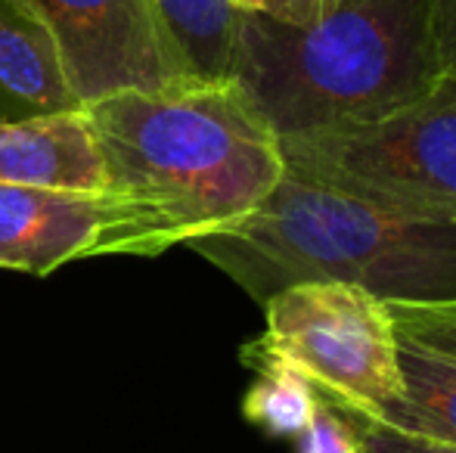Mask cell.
Masks as SVG:
<instances>
[{
	"instance_id": "1",
	"label": "cell",
	"mask_w": 456,
	"mask_h": 453,
	"mask_svg": "<svg viewBox=\"0 0 456 453\" xmlns=\"http://www.w3.org/2000/svg\"><path fill=\"white\" fill-rule=\"evenodd\" d=\"M81 109L109 193L140 202L175 246L240 224L282 177L280 137L233 81L121 91Z\"/></svg>"
},
{
	"instance_id": "2",
	"label": "cell",
	"mask_w": 456,
	"mask_h": 453,
	"mask_svg": "<svg viewBox=\"0 0 456 453\" xmlns=\"http://www.w3.org/2000/svg\"><path fill=\"white\" fill-rule=\"evenodd\" d=\"M230 81L276 137L407 109L444 81L432 0H336L301 25L240 10Z\"/></svg>"
},
{
	"instance_id": "3",
	"label": "cell",
	"mask_w": 456,
	"mask_h": 453,
	"mask_svg": "<svg viewBox=\"0 0 456 453\" xmlns=\"http://www.w3.org/2000/svg\"><path fill=\"white\" fill-rule=\"evenodd\" d=\"M258 304L295 283H348L379 302H456V224L385 212L286 174L240 224L192 239Z\"/></svg>"
},
{
	"instance_id": "4",
	"label": "cell",
	"mask_w": 456,
	"mask_h": 453,
	"mask_svg": "<svg viewBox=\"0 0 456 453\" xmlns=\"http://www.w3.org/2000/svg\"><path fill=\"white\" fill-rule=\"evenodd\" d=\"M286 174L385 212L456 224V81L363 125L280 137Z\"/></svg>"
},
{
	"instance_id": "5",
	"label": "cell",
	"mask_w": 456,
	"mask_h": 453,
	"mask_svg": "<svg viewBox=\"0 0 456 453\" xmlns=\"http://www.w3.org/2000/svg\"><path fill=\"white\" fill-rule=\"evenodd\" d=\"M261 351L295 367L332 407L379 423L403 400L397 327L376 295L348 283H295L265 302Z\"/></svg>"
},
{
	"instance_id": "6",
	"label": "cell",
	"mask_w": 456,
	"mask_h": 453,
	"mask_svg": "<svg viewBox=\"0 0 456 453\" xmlns=\"http://www.w3.org/2000/svg\"><path fill=\"white\" fill-rule=\"evenodd\" d=\"M175 246L140 202L118 193L0 183V267L47 277L100 255L156 258Z\"/></svg>"
},
{
	"instance_id": "7",
	"label": "cell",
	"mask_w": 456,
	"mask_h": 453,
	"mask_svg": "<svg viewBox=\"0 0 456 453\" xmlns=\"http://www.w3.org/2000/svg\"><path fill=\"white\" fill-rule=\"evenodd\" d=\"M44 25L78 106L183 85L152 0H6Z\"/></svg>"
},
{
	"instance_id": "8",
	"label": "cell",
	"mask_w": 456,
	"mask_h": 453,
	"mask_svg": "<svg viewBox=\"0 0 456 453\" xmlns=\"http://www.w3.org/2000/svg\"><path fill=\"white\" fill-rule=\"evenodd\" d=\"M0 183L106 193V168L85 109L0 121Z\"/></svg>"
},
{
	"instance_id": "9",
	"label": "cell",
	"mask_w": 456,
	"mask_h": 453,
	"mask_svg": "<svg viewBox=\"0 0 456 453\" xmlns=\"http://www.w3.org/2000/svg\"><path fill=\"white\" fill-rule=\"evenodd\" d=\"M0 91L37 112L81 109L41 22L0 0Z\"/></svg>"
},
{
	"instance_id": "10",
	"label": "cell",
	"mask_w": 456,
	"mask_h": 453,
	"mask_svg": "<svg viewBox=\"0 0 456 453\" xmlns=\"http://www.w3.org/2000/svg\"><path fill=\"white\" fill-rule=\"evenodd\" d=\"M177 69L190 81H230L240 10L230 0H152Z\"/></svg>"
},
{
	"instance_id": "11",
	"label": "cell",
	"mask_w": 456,
	"mask_h": 453,
	"mask_svg": "<svg viewBox=\"0 0 456 453\" xmlns=\"http://www.w3.org/2000/svg\"><path fill=\"white\" fill-rule=\"evenodd\" d=\"M397 357H401L403 400L391 407L376 425L435 438L456 448V360L432 354L401 336H397Z\"/></svg>"
},
{
	"instance_id": "12",
	"label": "cell",
	"mask_w": 456,
	"mask_h": 453,
	"mask_svg": "<svg viewBox=\"0 0 456 453\" xmlns=\"http://www.w3.org/2000/svg\"><path fill=\"white\" fill-rule=\"evenodd\" d=\"M240 354L242 363L258 373L255 385L248 388L246 400H242L246 419L273 438H295L314 417L317 388L295 367L261 351L255 342H248Z\"/></svg>"
},
{
	"instance_id": "13",
	"label": "cell",
	"mask_w": 456,
	"mask_h": 453,
	"mask_svg": "<svg viewBox=\"0 0 456 453\" xmlns=\"http://www.w3.org/2000/svg\"><path fill=\"white\" fill-rule=\"evenodd\" d=\"M388 311L401 339L456 360V302H391Z\"/></svg>"
},
{
	"instance_id": "14",
	"label": "cell",
	"mask_w": 456,
	"mask_h": 453,
	"mask_svg": "<svg viewBox=\"0 0 456 453\" xmlns=\"http://www.w3.org/2000/svg\"><path fill=\"white\" fill-rule=\"evenodd\" d=\"M298 453H363V435L354 419L317 394V407L307 425L298 432Z\"/></svg>"
},
{
	"instance_id": "15",
	"label": "cell",
	"mask_w": 456,
	"mask_h": 453,
	"mask_svg": "<svg viewBox=\"0 0 456 453\" xmlns=\"http://www.w3.org/2000/svg\"><path fill=\"white\" fill-rule=\"evenodd\" d=\"M357 429H361L363 444L372 453H456V448H451V444H444V441L410 435V432H397V429H385V425H376V423H357Z\"/></svg>"
},
{
	"instance_id": "16",
	"label": "cell",
	"mask_w": 456,
	"mask_h": 453,
	"mask_svg": "<svg viewBox=\"0 0 456 453\" xmlns=\"http://www.w3.org/2000/svg\"><path fill=\"white\" fill-rule=\"evenodd\" d=\"M432 35L444 78L456 81V0H432Z\"/></svg>"
},
{
	"instance_id": "17",
	"label": "cell",
	"mask_w": 456,
	"mask_h": 453,
	"mask_svg": "<svg viewBox=\"0 0 456 453\" xmlns=\"http://www.w3.org/2000/svg\"><path fill=\"white\" fill-rule=\"evenodd\" d=\"M332 4H336V0H271L261 12H267V16H273V19H282V22L301 25V22L317 19L320 12H326Z\"/></svg>"
},
{
	"instance_id": "18",
	"label": "cell",
	"mask_w": 456,
	"mask_h": 453,
	"mask_svg": "<svg viewBox=\"0 0 456 453\" xmlns=\"http://www.w3.org/2000/svg\"><path fill=\"white\" fill-rule=\"evenodd\" d=\"M230 4H233L236 10H242V12H261L267 4H271V0H230Z\"/></svg>"
},
{
	"instance_id": "19",
	"label": "cell",
	"mask_w": 456,
	"mask_h": 453,
	"mask_svg": "<svg viewBox=\"0 0 456 453\" xmlns=\"http://www.w3.org/2000/svg\"><path fill=\"white\" fill-rule=\"evenodd\" d=\"M363 453H372V450H370V448H366V444H363Z\"/></svg>"
},
{
	"instance_id": "20",
	"label": "cell",
	"mask_w": 456,
	"mask_h": 453,
	"mask_svg": "<svg viewBox=\"0 0 456 453\" xmlns=\"http://www.w3.org/2000/svg\"><path fill=\"white\" fill-rule=\"evenodd\" d=\"M0 121H4V118H0Z\"/></svg>"
}]
</instances>
